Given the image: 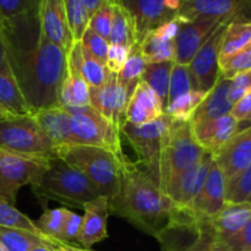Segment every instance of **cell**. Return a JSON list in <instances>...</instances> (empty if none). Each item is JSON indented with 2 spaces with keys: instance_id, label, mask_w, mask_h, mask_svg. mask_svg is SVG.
Listing matches in <instances>:
<instances>
[{
  "instance_id": "obj_35",
  "label": "cell",
  "mask_w": 251,
  "mask_h": 251,
  "mask_svg": "<svg viewBox=\"0 0 251 251\" xmlns=\"http://www.w3.org/2000/svg\"><path fill=\"white\" fill-rule=\"evenodd\" d=\"M0 226L1 227L17 228V229L28 230V232L36 233V234H42L37 229L34 221L27 217L26 215L17 210L10 201L0 198Z\"/></svg>"
},
{
  "instance_id": "obj_50",
  "label": "cell",
  "mask_w": 251,
  "mask_h": 251,
  "mask_svg": "<svg viewBox=\"0 0 251 251\" xmlns=\"http://www.w3.org/2000/svg\"><path fill=\"white\" fill-rule=\"evenodd\" d=\"M54 244H55V240H51V242L36 245V247L31 248L28 251H55V247H54Z\"/></svg>"
},
{
  "instance_id": "obj_24",
  "label": "cell",
  "mask_w": 251,
  "mask_h": 251,
  "mask_svg": "<svg viewBox=\"0 0 251 251\" xmlns=\"http://www.w3.org/2000/svg\"><path fill=\"white\" fill-rule=\"evenodd\" d=\"M58 104L65 108H81L90 105V85L78 69L66 55V66L59 91Z\"/></svg>"
},
{
  "instance_id": "obj_1",
  "label": "cell",
  "mask_w": 251,
  "mask_h": 251,
  "mask_svg": "<svg viewBox=\"0 0 251 251\" xmlns=\"http://www.w3.org/2000/svg\"><path fill=\"white\" fill-rule=\"evenodd\" d=\"M6 60L32 113L58 104L66 51L47 38L38 10L0 20Z\"/></svg>"
},
{
  "instance_id": "obj_28",
  "label": "cell",
  "mask_w": 251,
  "mask_h": 251,
  "mask_svg": "<svg viewBox=\"0 0 251 251\" xmlns=\"http://www.w3.org/2000/svg\"><path fill=\"white\" fill-rule=\"evenodd\" d=\"M173 66L174 61L147 64L141 76V80L152 91H154V93L162 100L164 109H167V105H168L169 80H171V73Z\"/></svg>"
},
{
  "instance_id": "obj_29",
  "label": "cell",
  "mask_w": 251,
  "mask_h": 251,
  "mask_svg": "<svg viewBox=\"0 0 251 251\" xmlns=\"http://www.w3.org/2000/svg\"><path fill=\"white\" fill-rule=\"evenodd\" d=\"M51 242L43 234L0 226V247L4 251H28L36 245Z\"/></svg>"
},
{
  "instance_id": "obj_21",
  "label": "cell",
  "mask_w": 251,
  "mask_h": 251,
  "mask_svg": "<svg viewBox=\"0 0 251 251\" xmlns=\"http://www.w3.org/2000/svg\"><path fill=\"white\" fill-rule=\"evenodd\" d=\"M166 114L163 103L158 96L142 80L135 87L126 107V123L142 125L152 123Z\"/></svg>"
},
{
  "instance_id": "obj_54",
  "label": "cell",
  "mask_w": 251,
  "mask_h": 251,
  "mask_svg": "<svg viewBox=\"0 0 251 251\" xmlns=\"http://www.w3.org/2000/svg\"><path fill=\"white\" fill-rule=\"evenodd\" d=\"M14 115L10 114L9 112H6V110H4L2 108H0V123L4 122V120L6 119H10V118H12Z\"/></svg>"
},
{
  "instance_id": "obj_20",
  "label": "cell",
  "mask_w": 251,
  "mask_h": 251,
  "mask_svg": "<svg viewBox=\"0 0 251 251\" xmlns=\"http://www.w3.org/2000/svg\"><path fill=\"white\" fill-rule=\"evenodd\" d=\"M238 126V120L232 114H227L218 119L191 125V130L195 140L206 153L215 156L237 134Z\"/></svg>"
},
{
  "instance_id": "obj_56",
  "label": "cell",
  "mask_w": 251,
  "mask_h": 251,
  "mask_svg": "<svg viewBox=\"0 0 251 251\" xmlns=\"http://www.w3.org/2000/svg\"><path fill=\"white\" fill-rule=\"evenodd\" d=\"M0 251H4V249H2V248H1V247H0Z\"/></svg>"
},
{
  "instance_id": "obj_18",
  "label": "cell",
  "mask_w": 251,
  "mask_h": 251,
  "mask_svg": "<svg viewBox=\"0 0 251 251\" xmlns=\"http://www.w3.org/2000/svg\"><path fill=\"white\" fill-rule=\"evenodd\" d=\"M216 163L230 180L251 164V126L238 131L217 153L213 156Z\"/></svg>"
},
{
  "instance_id": "obj_12",
  "label": "cell",
  "mask_w": 251,
  "mask_h": 251,
  "mask_svg": "<svg viewBox=\"0 0 251 251\" xmlns=\"http://www.w3.org/2000/svg\"><path fill=\"white\" fill-rule=\"evenodd\" d=\"M130 97L118 81V74L108 71L107 78L100 87H90V105L112 123L120 132L126 122V107Z\"/></svg>"
},
{
  "instance_id": "obj_33",
  "label": "cell",
  "mask_w": 251,
  "mask_h": 251,
  "mask_svg": "<svg viewBox=\"0 0 251 251\" xmlns=\"http://www.w3.org/2000/svg\"><path fill=\"white\" fill-rule=\"evenodd\" d=\"M147 63L145 61L144 56H142L141 51H140L139 46L135 44L131 49H130L129 58H127L126 64L124 68L122 69L119 74H118V81L120 85L125 88L129 97H131L132 92H134L135 87L141 80L142 73L145 71Z\"/></svg>"
},
{
  "instance_id": "obj_6",
  "label": "cell",
  "mask_w": 251,
  "mask_h": 251,
  "mask_svg": "<svg viewBox=\"0 0 251 251\" xmlns=\"http://www.w3.org/2000/svg\"><path fill=\"white\" fill-rule=\"evenodd\" d=\"M205 154V150L194 137L190 123L172 120L159 166V188L166 190L179 173L200 161Z\"/></svg>"
},
{
  "instance_id": "obj_38",
  "label": "cell",
  "mask_w": 251,
  "mask_h": 251,
  "mask_svg": "<svg viewBox=\"0 0 251 251\" xmlns=\"http://www.w3.org/2000/svg\"><path fill=\"white\" fill-rule=\"evenodd\" d=\"M227 202L251 201V164L227 181L226 191Z\"/></svg>"
},
{
  "instance_id": "obj_17",
  "label": "cell",
  "mask_w": 251,
  "mask_h": 251,
  "mask_svg": "<svg viewBox=\"0 0 251 251\" xmlns=\"http://www.w3.org/2000/svg\"><path fill=\"white\" fill-rule=\"evenodd\" d=\"M38 16L41 28L47 38L68 53L74 38L68 24L64 0H41Z\"/></svg>"
},
{
  "instance_id": "obj_43",
  "label": "cell",
  "mask_w": 251,
  "mask_h": 251,
  "mask_svg": "<svg viewBox=\"0 0 251 251\" xmlns=\"http://www.w3.org/2000/svg\"><path fill=\"white\" fill-rule=\"evenodd\" d=\"M41 0H0V17L11 19L36 11Z\"/></svg>"
},
{
  "instance_id": "obj_55",
  "label": "cell",
  "mask_w": 251,
  "mask_h": 251,
  "mask_svg": "<svg viewBox=\"0 0 251 251\" xmlns=\"http://www.w3.org/2000/svg\"><path fill=\"white\" fill-rule=\"evenodd\" d=\"M54 247H55V251H64L63 249H60V248H59L58 242H56V240H55V244H54Z\"/></svg>"
},
{
  "instance_id": "obj_48",
  "label": "cell",
  "mask_w": 251,
  "mask_h": 251,
  "mask_svg": "<svg viewBox=\"0 0 251 251\" xmlns=\"http://www.w3.org/2000/svg\"><path fill=\"white\" fill-rule=\"evenodd\" d=\"M230 114L238 120V123H242L251 114V92L245 95L235 103H233Z\"/></svg>"
},
{
  "instance_id": "obj_37",
  "label": "cell",
  "mask_w": 251,
  "mask_h": 251,
  "mask_svg": "<svg viewBox=\"0 0 251 251\" xmlns=\"http://www.w3.org/2000/svg\"><path fill=\"white\" fill-rule=\"evenodd\" d=\"M68 208H47L44 207L43 213L37 221H34L37 229L51 240L59 242L61 233V227L64 223V217Z\"/></svg>"
},
{
  "instance_id": "obj_51",
  "label": "cell",
  "mask_w": 251,
  "mask_h": 251,
  "mask_svg": "<svg viewBox=\"0 0 251 251\" xmlns=\"http://www.w3.org/2000/svg\"><path fill=\"white\" fill-rule=\"evenodd\" d=\"M58 245L60 249H63L64 251H92L90 249H83V248H78L76 245L73 244H66V243H60L58 242Z\"/></svg>"
},
{
  "instance_id": "obj_30",
  "label": "cell",
  "mask_w": 251,
  "mask_h": 251,
  "mask_svg": "<svg viewBox=\"0 0 251 251\" xmlns=\"http://www.w3.org/2000/svg\"><path fill=\"white\" fill-rule=\"evenodd\" d=\"M108 42L109 44L127 47V48H132L136 44L135 28L131 17L118 2H115L113 7L112 29H110Z\"/></svg>"
},
{
  "instance_id": "obj_26",
  "label": "cell",
  "mask_w": 251,
  "mask_h": 251,
  "mask_svg": "<svg viewBox=\"0 0 251 251\" xmlns=\"http://www.w3.org/2000/svg\"><path fill=\"white\" fill-rule=\"evenodd\" d=\"M66 55L78 69L90 87H100L104 82L108 75V69L82 46L81 41H74Z\"/></svg>"
},
{
  "instance_id": "obj_41",
  "label": "cell",
  "mask_w": 251,
  "mask_h": 251,
  "mask_svg": "<svg viewBox=\"0 0 251 251\" xmlns=\"http://www.w3.org/2000/svg\"><path fill=\"white\" fill-rule=\"evenodd\" d=\"M117 1H107L90 17L88 28L104 39H109L113 21V7Z\"/></svg>"
},
{
  "instance_id": "obj_4",
  "label": "cell",
  "mask_w": 251,
  "mask_h": 251,
  "mask_svg": "<svg viewBox=\"0 0 251 251\" xmlns=\"http://www.w3.org/2000/svg\"><path fill=\"white\" fill-rule=\"evenodd\" d=\"M32 190L38 198L77 208H82L85 203L100 196L80 171L56 156L50 159L48 169L39 183L32 186Z\"/></svg>"
},
{
  "instance_id": "obj_25",
  "label": "cell",
  "mask_w": 251,
  "mask_h": 251,
  "mask_svg": "<svg viewBox=\"0 0 251 251\" xmlns=\"http://www.w3.org/2000/svg\"><path fill=\"white\" fill-rule=\"evenodd\" d=\"M0 108L14 117L32 114L6 59L0 64Z\"/></svg>"
},
{
  "instance_id": "obj_11",
  "label": "cell",
  "mask_w": 251,
  "mask_h": 251,
  "mask_svg": "<svg viewBox=\"0 0 251 251\" xmlns=\"http://www.w3.org/2000/svg\"><path fill=\"white\" fill-rule=\"evenodd\" d=\"M178 16L185 21L210 19L221 24L251 20V0H180Z\"/></svg>"
},
{
  "instance_id": "obj_15",
  "label": "cell",
  "mask_w": 251,
  "mask_h": 251,
  "mask_svg": "<svg viewBox=\"0 0 251 251\" xmlns=\"http://www.w3.org/2000/svg\"><path fill=\"white\" fill-rule=\"evenodd\" d=\"M226 191H227V180L225 174L216 161H213L202 188L190 206L186 208L193 215L195 221L212 217L220 212L227 202Z\"/></svg>"
},
{
  "instance_id": "obj_34",
  "label": "cell",
  "mask_w": 251,
  "mask_h": 251,
  "mask_svg": "<svg viewBox=\"0 0 251 251\" xmlns=\"http://www.w3.org/2000/svg\"><path fill=\"white\" fill-rule=\"evenodd\" d=\"M194 90H199V87L189 65L174 63L171 73V80H169L168 104L179 96Z\"/></svg>"
},
{
  "instance_id": "obj_22",
  "label": "cell",
  "mask_w": 251,
  "mask_h": 251,
  "mask_svg": "<svg viewBox=\"0 0 251 251\" xmlns=\"http://www.w3.org/2000/svg\"><path fill=\"white\" fill-rule=\"evenodd\" d=\"M32 118L51 140L56 149L74 145L71 134V114L65 107L54 104L32 113Z\"/></svg>"
},
{
  "instance_id": "obj_36",
  "label": "cell",
  "mask_w": 251,
  "mask_h": 251,
  "mask_svg": "<svg viewBox=\"0 0 251 251\" xmlns=\"http://www.w3.org/2000/svg\"><path fill=\"white\" fill-rule=\"evenodd\" d=\"M64 5L74 41H80L90 21L85 0H64Z\"/></svg>"
},
{
  "instance_id": "obj_47",
  "label": "cell",
  "mask_w": 251,
  "mask_h": 251,
  "mask_svg": "<svg viewBox=\"0 0 251 251\" xmlns=\"http://www.w3.org/2000/svg\"><path fill=\"white\" fill-rule=\"evenodd\" d=\"M183 21H185V20H183L176 15L174 19L164 22V24H162L161 26H158L151 32L162 41H174L178 36L179 28H180V25L183 24Z\"/></svg>"
},
{
  "instance_id": "obj_19",
  "label": "cell",
  "mask_w": 251,
  "mask_h": 251,
  "mask_svg": "<svg viewBox=\"0 0 251 251\" xmlns=\"http://www.w3.org/2000/svg\"><path fill=\"white\" fill-rule=\"evenodd\" d=\"M82 223L76 242L83 249H91L92 245L108 238L107 222L109 216V202L104 196H98L95 200L83 205Z\"/></svg>"
},
{
  "instance_id": "obj_9",
  "label": "cell",
  "mask_w": 251,
  "mask_h": 251,
  "mask_svg": "<svg viewBox=\"0 0 251 251\" xmlns=\"http://www.w3.org/2000/svg\"><path fill=\"white\" fill-rule=\"evenodd\" d=\"M53 157L29 156L0 150V198L16 202V195L25 185H36L48 169Z\"/></svg>"
},
{
  "instance_id": "obj_52",
  "label": "cell",
  "mask_w": 251,
  "mask_h": 251,
  "mask_svg": "<svg viewBox=\"0 0 251 251\" xmlns=\"http://www.w3.org/2000/svg\"><path fill=\"white\" fill-rule=\"evenodd\" d=\"M6 59V49H5L4 43V37H2L1 27H0V64Z\"/></svg>"
},
{
  "instance_id": "obj_40",
  "label": "cell",
  "mask_w": 251,
  "mask_h": 251,
  "mask_svg": "<svg viewBox=\"0 0 251 251\" xmlns=\"http://www.w3.org/2000/svg\"><path fill=\"white\" fill-rule=\"evenodd\" d=\"M208 251H251V221L238 232L216 240Z\"/></svg>"
},
{
  "instance_id": "obj_2",
  "label": "cell",
  "mask_w": 251,
  "mask_h": 251,
  "mask_svg": "<svg viewBox=\"0 0 251 251\" xmlns=\"http://www.w3.org/2000/svg\"><path fill=\"white\" fill-rule=\"evenodd\" d=\"M109 212L158 239L173 222L176 205L137 162L131 161L123 168L119 190L109 202Z\"/></svg>"
},
{
  "instance_id": "obj_14",
  "label": "cell",
  "mask_w": 251,
  "mask_h": 251,
  "mask_svg": "<svg viewBox=\"0 0 251 251\" xmlns=\"http://www.w3.org/2000/svg\"><path fill=\"white\" fill-rule=\"evenodd\" d=\"M213 161L212 154L206 153L200 161L179 173L167 185L164 193L178 207H189L202 188Z\"/></svg>"
},
{
  "instance_id": "obj_53",
  "label": "cell",
  "mask_w": 251,
  "mask_h": 251,
  "mask_svg": "<svg viewBox=\"0 0 251 251\" xmlns=\"http://www.w3.org/2000/svg\"><path fill=\"white\" fill-rule=\"evenodd\" d=\"M249 126H251V114L247 118V119L244 120V122L239 123V126H238V131H240V130H243V129H247V127H249Z\"/></svg>"
},
{
  "instance_id": "obj_39",
  "label": "cell",
  "mask_w": 251,
  "mask_h": 251,
  "mask_svg": "<svg viewBox=\"0 0 251 251\" xmlns=\"http://www.w3.org/2000/svg\"><path fill=\"white\" fill-rule=\"evenodd\" d=\"M249 70H251V44L220 61L221 77L226 80H232L239 74Z\"/></svg>"
},
{
  "instance_id": "obj_46",
  "label": "cell",
  "mask_w": 251,
  "mask_h": 251,
  "mask_svg": "<svg viewBox=\"0 0 251 251\" xmlns=\"http://www.w3.org/2000/svg\"><path fill=\"white\" fill-rule=\"evenodd\" d=\"M251 92V70L239 74L230 80L229 100L235 103L245 95Z\"/></svg>"
},
{
  "instance_id": "obj_45",
  "label": "cell",
  "mask_w": 251,
  "mask_h": 251,
  "mask_svg": "<svg viewBox=\"0 0 251 251\" xmlns=\"http://www.w3.org/2000/svg\"><path fill=\"white\" fill-rule=\"evenodd\" d=\"M130 49L127 47L115 46V44H109L107 54V60H105V68L108 71L114 74H119L124 65L126 64L127 58H129Z\"/></svg>"
},
{
  "instance_id": "obj_42",
  "label": "cell",
  "mask_w": 251,
  "mask_h": 251,
  "mask_svg": "<svg viewBox=\"0 0 251 251\" xmlns=\"http://www.w3.org/2000/svg\"><path fill=\"white\" fill-rule=\"evenodd\" d=\"M81 43L82 46L95 56L97 60L105 65V60H107L108 48H109V42L107 39L102 38L98 36L96 32H93L91 28H86L85 33L81 37Z\"/></svg>"
},
{
  "instance_id": "obj_5",
  "label": "cell",
  "mask_w": 251,
  "mask_h": 251,
  "mask_svg": "<svg viewBox=\"0 0 251 251\" xmlns=\"http://www.w3.org/2000/svg\"><path fill=\"white\" fill-rule=\"evenodd\" d=\"M172 119L167 114L152 123L134 125L125 122L122 135L135 151L137 164L159 186V166Z\"/></svg>"
},
{
  "instance_id": "obj_23",
  "label": "cell",
  "mask_w": 251,
  "mask_h": 251,
  "mask_svg": "<svg viewBox=\"0 0 251 251\" xmlns=\"http://www.w3.org/2000/svg\"><path fill=\"white\" fill-rule=\"evenodd\" d=\"M229 86L230 80L221 77L199 105L195 114L191 118L190 124L196 125L230 114L233 103L229 100Z\"/></svg>"
},
{
  "instance_id": "obj_3",
  "label": "cell",
  "mask_w": 251,
  "mask_h": 251,
  "mask_svg": "<svg viewBox=\"0 0 251 251\" xmlns=\"http://www.w3.org/2000/svg\"><path fill=\"white\" fill-rule=\"evenodd\" d=\"M56 157L80 171L108 202L115 198L120 186L122 172L131 159H120L112 152L95 146L66 145L59 147Z\"/></svg>"
},
{
  "instance_id": "obj_8",
  "label": "cell",
  "mask_w": 251,
  "mask_h": 251,
  "mask_svg": "<svg viewBox=\"0 0 251 251\" xmlns=\"http://www.w3.org/2000/svg\"><path fill=\"white\" fill-rule=\"evenodd\" d=\"M0 150L29 156H56L55 145L32 115L12 117L0 123Z\"/></svg>"
},
{
  "instance_id": "obj_31",
  "label": "cell",
  "mask_w": 251,
  "mask_h": 251,
  "mask_svg": "<svg viewBox=\"0 0 251 251\" xmlns=\"http://www.w3.org/2000/svg\"><path fill=\"white\" fill-rule=\"evenodd\" d=\"M208 92L201 90H194L179 96L172 100L166 109V114L174 122L190 123L196 109L201 104Z\"/></svg>"
},
{
  "instance_id": "obj_7",
  "label": "cell",
  "mask_w": 251,
  "mask_h": 251,
  "mask_svg": "<svg viewBox=\"0 0 251 251\" xmlns=\"http://www.w3.org/2000/svg\"><path fill=\"white\" fill-rule=\"evenodd\" d=\"M71 114L74 145L95 146L112 152L120 159H129L122 147V132L91 105L66 108Z\"/></svg>"
},
{
  "instance_id": "obj_32",
  "label": "cell",
  "mask_w": 251,
  "mask_h": 251,
  "mask_svg": "<svg viewBox=\"0 0 251 251\" xmlns=\"http://www.w3.org/2000/svg\"><path fill=\"white\" fill-rule=\"evenodd\" d=\"M139 48L147 64L174 61V41H162L152 32L145 37Z\"/></svg>"
},
{
  "instance_id": "obj_57",
  "label": "cell",
  "mask_w": 251,
  "mask_h": 251,
  "mask_svg": "<svg viewBox=\"0 0 251 251\" xmlns=\"http://www.w3.org/2000/svg\"><path fill=\"white\" fill-rule=\"evenodd\" d=\"M0 20H1V17H0Z\"/></svg>"
},
{
  "instance_id": "obj_49",
  "label": "cell",
  "mask_w": 251,
  "mask_h": 251,
  "mask_svg": "<svg viewBox=\"0 0 251 251\" xmlns=\"http://www.w3.org/2000/svg\"><path fill=\"white\" fill-rule=\"evenodd\" d=\"M107 1H117V0H85V5L86 9H87L88 16H92V15Z\"/></svg>"
},
{
  "instance_id": "obj_13",
  "label": "cell",
  "mask_w": 251,
  "mask_h": 251,
  "mask_svg": "<svg viewBox=\"0 0 251 251\" xmlns=\"http://www.w3.org/2000/svg\"><path fill=\"white\" fill-rule=\"evenodd\" d=\"M226 27L227 24L221 25L189 64L199 90L205 92H210L221 78L220 50Z\"/></svg>"
},
{
  "instance_id": "obj_16",
  "label": "cell",
  "mask_w": 251,
  "mask_h": 251,
  "mask_svg": "<svg viewBox=\"0 0 251 251\" xmlns=\"http://www.w3.org/2000/svg\"><path fill=\"white\" fill-rule=\"evenodd\" d=\"M221 25V22L210 19L183 21L178 36L174 39V63L189 65L199 49L208 41Z\"/></svg>"
},
{
  "instance_id": "obj_44",
  "label": "cell",
  "mask_w": 251,
  "mask_h": 251,
  "mask_svg": "<svg viewBox=\"0 0 251 251\" xmlns=\"http://www.w3.org/2000/svg\"><path fill=\"white\" fill-rule=\"evenodd\" d=\"M81 223H82V216L77 215L73 211L66 210L59 242L66 243V244H71L73 242H76L78 233H80Z\"/></svg>"
},
{
  "instance_id": "obj_27",
  "label": "cell",
  "mask_w": 251,
  "mask_h": 251,
  "mask_svg": "<svg viewBox=\"0 0 251 251\" xmlns=\"http://www.w3.org/2000/svg\"><path fill=\"white\" fill-rule=\"evenodd\" d=\"M251 44V20L230 22L226 27L220 50V61Z\"/></svg>"
},
{
  "instance_id": "obj_10",
  "label": "cell",
  "mask_w": 251,
  "mask_h": 251,
  "mask_svg": "<svg viewBox=\"0 0 251 251\" xmlns=\"http://www.w3.org/2000/svg\"><path fill=\"white\" fill-rule=\"evenodd\" d=\"M117 2L131 17L136 46L150 32L174 19L180 9V0H117Z\"/></svg>"
}]
</instances>
